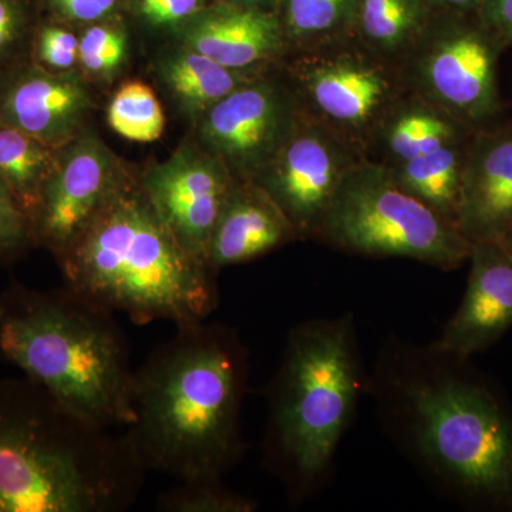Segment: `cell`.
<instances>
[{"label": "cell", "mask_w": 512, "mask_h": 512, "mask_svg": "<svg viewBox=\"0 0 512 512\" xmlns=\"http://www.w3.org/2000/svg\"><path fill=\"white\" fill-rule=\"evenodd\" d=\"M367 396L433 490L466 511L512 512V403L473 357L387 336Z\"/></svg>", "instance_id": "6da1fadb"}, {"label": "cell", "mask_w": 512, "mask_h": 512, "mask_svg": "<svg viewBox=\"0 0 512 512\" xmlns=\"http://www.w3.org/2000/svg\"><path fill=\"white\" fill-rule=\"evenodd\" d=\"M249 355L227 323L187 322L134 373L126 431L147 471L221 480L245 451L241 413Z\"/></svg>", "instance_id": "7a4b0ae2"}, {"label": "cell", "mask_w": 512, "mask_h": 512, "mask_svg": "<svg viewBox=\"0 0 512 512\" xmlns=\"http://www.w3.org/2000/svg\"><path fill=\"white\" fill-rule=\"evenodd\" d=\"M146 467L113 434L28 377H0V512H123Z\"/></svg>", "instance_id": "3957f363"}, {"label": "cell", "mask_w": 512, "mask_h": 512, "mask_svg": "<svg viewBox=\"0 0 512 512\" xmlns=\"http://www.w3.org/2000/svg\"><path fill=\"white\" fill-rule=\"evenodd\" d=\"M55 258L64 286L140 325L198 322L220 305L217 274L175 241L130 175Z\"/></svg>", "instance_id": "277c9868"}, {"label": "cell", "mask_w": 512, "mask_h": 512, "mask_svg": "<svg viewBox=\"0 0 512 512\" xmlns=\"http://www.w3.org/2000/svg\"><path fill=\"white\" fill-rule=\"evenodd\" d=\"M367 380L352 313L305 320L289 330L266 393L262 456L293 505L328 485Z\"/></svg>", "instance_id": "5b68a950"}, {"label": "cell", "mask_w": 512, "mask_h": 512, "mask_svg": "<svg viewBox=\"0 0 512 512\" xmlns=\"http://www.w3.org/2000/svg\"><path fill=\"white\" fill-rule=\"evenodd\" d=\"M0 360L104 429L134 420L130 350L113 312L63 285L0 292Z\"/></svg>", "instance_id": "8992f818"}, {"label": "cell", "mask_w": 512, "mask_h": 512, "mask_svg": "<svg viewBox=\"0 0 512 512\" xmlns=\"http://www.w3.org/2000/svg\"><path fill=\"white\" fill-rule=\"evenodd\" d=\"M316 242L365 258H403L460 269L471 242L397 183L389 167L360 160L340 184Z\"/></svg>", "instance_id": "52a82bcc"}, {"label": "cell", "mask_w": 512, "mask_h": 512, "mask_svg": "<svg viewBox=\"0 0 512 512\" xmlns=\"http://www.w3.org/2000/svg\"><path fill=\"white\" fill-rule=\"evenodd\" d=\"M284 77L299 111L365 158L377 127L409 92L402 67L355 36L289 52Z\"/></svg>", "instance_id": "ba28073f"}, {"label": "cell", "mask_w": 512, "mask_h": 512, "mask_svg": "<svg viewBox=\"0 0 512 512\" xmlns=\"http://www.w3.org/2000/svg\"><path fill=\"white\" fill-rule=\"evenodd\" d=\"M440 12L400 63L407 87L477 130L503 120L498 60L504 47L477 13Z\"/></svg>", "instance_id": "9c48e42d"}, {"label": "cell", "mask_w": 512, "mask_h": 512, "mask_svg": "<svg viewBox=\"0 0 512 512\" xmlns=\"http://www.w3.org/2000/svg\"><path fill=\"white\" fill-rule=\"evenodd\" d=\"M359 154L325 127L303 116L255 183L281 208L302 241H316L333 198Z\"/></svg>", "instance_id": "30bf717a"}, {"label": "cell", "mask_w": 512, "mask_h": 512, "mask_svg": "<svg viewBox=\"0 0 512 512\" xmlns=\"http://www.w3.org/2000/svg\"><path fill=\"white\" fill-rule=\"evenodd\" d=\"M298 101L285 77L264 73L205 111L201 147L239 181H254L291 133Z\"/></svg>", "instance_id": "8fae6325"}, {"label": "cell", "mask_w": 512, "mask_h": 512, "mask_svg": "<svg viewBox=\"0 0 512 512\" xmlns=\"http://www.w3.org/2000/svg\"><path fill=\"white\" fill-rule=\"evenodd\" d=\"M127 178L109 148L96 137H77L59 148L55 170L30 217L36 245L53 255L62 252Z\"/></svg>", "instance_id": "7c38bea8"}, {"label": "cell", "mask_w": 512, "mask_h": 512, "mask_svg": "<svg viewBox=\"0 0 512 512\" xmlns=\"http://www.w3.org/2000/svg\"><path fill=\"white\" fill-rule=\"evenodd\" d=\"M237 181L218 158L198 146L180 148L140 178L175 241L204 264L215 222Z\"/></svg>", "instance_id": "4fadbf2b"}, {"label": "cell", "mask_w": 512, "mask_h": 512, "mask_svg": "<svg viewBox=\"0 0 512 512\" xmlns=\"http://www.w3.org/2000/svg\"><path fill=\"white\" fill-rule=\"evenodd\" d=\"M92 99L76 74L50 72L26 59L0 70V121L49 147L79 137Z\"/></svg>", "instance_id": "5bb4252c"}, {"label": "cell", "mask_w": 512, "mask_h": 512, "mask_svg": "<svg viewBox=\"0 0 512 512\" xmlns=\"http://www.w3.org/2000/svg\"><path fill=\"white\" fill-rule=\"evenodd\" d=\"M466 292L434 340L439 348L473 357L493 348L512 328V259L497 242H474Z\"/></svg>", "instance_id": "9a60e30c"}, {"label": "cell", "mask_w": 512, "mask_h": 512, "mask_svg": "<svg viewBox=\"0 0 512 512\" xmlns=\"http://www.w3.org/2000/svg\"><path fill=\"white\" fill-rule=\"evenodd\" d=\"M512 227V121L478 128L468 143L457 228L471 242Z\"/></svg>", "instance_id": "2e32d148"}, {"label": "cell", "mask_w": 512, "mask_h": 512, "mask_svg": "<svg viewBox=\"0 0 512 512\" xmlns=\"http://www.w3.org/2000/svg\"><path fill=\"white\" fill-rule=\"evenodd\" d=\"M184 43L228 69L247 73L269 72L289 52L278 15L234 3L194 15Z\"/></svg>", "instance_id": "e0dca14e"}, {"label": "cell", "mask_w": 512, "mask_h": 512, "mask_svg": "<svg viewBox=\"0 0 512 512\" xmlns=\"http://www.w3.org/2000/svg\"><path fill=\"white\" fill-rule=\"evenodd\" d=\"M298 241L281 208L255 181H237L220 212L207 251L211 271L244 264Z\"/></svg>", "instance_id": "ac0fdd59"}, {"label": "cell", "mask_w": 512, "mask_h": 512, "mask_svg": "<svg viewBox=\"0 0 512 512\" xmlns=\"http://www.w3.org/2000/svg\"><path fill=\"white\" fill-rule=\"evenodd\" d=\"M476 131L439 104L409 90L377 127L365 160L393 167L440 148L466 143Z\"/></svg>", "instance_id": "d6986e66"}, {"label": "cell", "mask_w": 512, "mask_h": 512, "mask_svg": "<svg viewBox=\"0 0 512 512\" xmlns=\"http://www.w3.org/2000/svg\"><path fill=\"white\" fill-rule=\"evenodd\" d=\"M433 15L429 0H359L355 37L376 55L400 66Z\"/></svg>", "instance_id": "ffe728a7"}, {"label": "cell", "mask_w": 512, "mask_h": 512, "mask_svg": "<svg viewBox=\"0 0 512 512\" xmlns=\"http://www.w3.org/2000/svg\"><path fill=\"white\" fill-rule=\"evenodd\" d=\"M470 140L389 167L404 190L456 227Z\"/></svg>", "instance_id": "44dd1931"}, {"label": "cell", "mask_w": 512, "mask_h": 512, "mask_svg": "<svg viewBox=\"0 0 512 512\" xmlns=\"http://www.w3.org/2000/svg\"><path fill=\"white\" fill-rule=\"evenodd\" d=\"M161 74L184 109L200 119L218 101L264 73L228 69L210 57L184 47L165 57Z\"/></svg>", "instance_id": "7402d4cb"}, {"label": "cell", "mask_w": 512, "mask_h": 512, "mask_svg": "<svg viewBox=\"0 0 512 512\" xmlns=\"http://www.w3.org/2000/svg\"><path fill=\"white\" fill-rule=\"evenodd\" d=\"M57 150L19 128L0 121V178L29 218L55 170Z\"/></svg>", "instance_id": "603a6c76"}, {"label": "cell", "mask_w": 512, "mask_h": 512, "mask_svg": "<svg viewBox=\"0 0 512 512\" xmlns=\"http://www.w3.org/2000/svg\"><path fill=\"white\" fill-rule=\"evenodd\" d=\"M357 3L359 0H284V15L279 19L289 52L355 36Z\"/></svg>", "instance_id": "cb8c5ba5"}, {"label": "cell", "mask_w": 512, "mask_h": 512, "mask_svg": "<svg viewBox=\"0 0 512 512\" xmlns=\"http://www.w3.org/2000/svg\"><path fill=\"white\" fill-rule=\"evenodd\" d=\"M111 128L121 137L137 143H151L163 136L165 119L153 90L140 82L120 87L107 110Z\"/></svg>", "instance_id": "d4e9b609"}, {"label": "cell", "mask_w": 512, "mask_h": 512, "mask_svg": "<svg viewBox=\"0 0 512 512\" xmlns=\"http://www.w3.org/2000/svg\"><path fill=\"white\" fill-rule=\"evenodd\" d=\"M161 512H254L258 503L247 495L235 493L221 480L183 481L158 498Z\"/></svg>", "instance_id": "484cf974"}, {"label": "cell", "mask_w": 512, "mask_h": 512, "mask_svg": "<svg viewBox=\"0 0 512 512\" xmlns=\"http://www.w3.org/2000/svg\"><path fill=\"white\" fill-rule=\"evenodd\" d=\"M33 245L29 215L0 178V266L18 261Z\"/></svg>", "instance_id": "4316f807"}, {"label": "cell", "mask_w": 512, "mask_h": 512, "mask_svg": "<svg viewBox=\"0 0 512 512\" xmlns=\"http://www.w3.org/2000/svg\"><path fill=\"white\" fill-rule=\"evenodd\" d=\"M126 36L120 30L94 26L79 40V62L87 72H114L126 57Z\"/></svg>", "instance_id": "83f0119b"}, {"label": "cell", "mask_w": 512, "mask_h": 512, "mask_svg": "<svg viewBox=\"0 0 512 512\" xmlns=\"http://www.w3.org/2000/svg\"><path fill=\"white\" fill-rule=\"evenodd\" d=\"M30 50L32 62L50 72H67L79 60V40L69 30L57 26L40 29Z\"/></svg>", "instance_id": "f1b7e54d"}, {"label": "cell", "mask_w": 512, "mask_h": 512, "mask_svg": "<svg viewBox=\"0 0 512 512\" xmlns=\"http://www.w3.org/2000/svg\"><path fill=\"white\" fill-rule=\"evenodd\" d=\"M28 20L16 0H0V70L30 57Z\"/></svg>", "instance_id": "f546056e"}, {"label": "cell", "mask_w": 512, "mask_h": 512, "mask_svg": "<svg viewBox=\"0 0 512 512\" xmlns=\"http://www.w3.org/2000/svg\"><path fill=\"white\" fill-rule=\"evenodd\" d=\"M201 0H140V10L156 26L177 25L197 15Z\"/></svg>", "instance_id": "4dcf8cb0"}, {"label": "cell", "mask_w": 512, "mask_h": 512, "mask_svg": "<svg viewBox=\"0 0 512 512\" xmlns=\"http://www.w3.org/2000/svg\"><path fill=\"white\" fill-rule=\"evenodd\" d=\"M477 16L504 49L512 47V0H484Z\"/></svg>", "instance_id": "1f68e13d"}, {"label": "cell", "mask_w": 512, "mask_h": 512, "mask_svg": "<svg viewBox=\"0 0 512 512\" xmlns=\"http://www.w3.org/2000/svg\"><path fill=\"white\" fill-rule=\"evenodd\" d=\"M52 3L66 18L90 22L106 15L116 0H52Z\"/></svg>", "instance_id": "d6a6232c"}, {"label": "cell", "mask_w": 512, "mask_h": 512, "mask_svg": "<svg viewBox=\"0 0 512 512\" xmlns=\"http://www.w3.org/2000/svg\"><path fill=\"white\" fill-rule=\"evenodd\" d=\"M484 0H429L431 8L457 13H477Z\"/></svg>", "instance_id": "836d02e7"}, {"label": "cell", "mask_w": 512, "mask_h": 512, "mask_svg": "<svg viewBox=\"0 0 512 512\" xmlns=\"http://www.w3.org/2000/svg\"><path fill=\"white\" fill-rule=\"evenodd\" d=\"M498 245L507 252V255L512 259V227L507 229L500 238L497 239Z\"/></svg>", "instance_id": "e575fe53"}, {"label": "cell", "mask_w": 512, "mask_h": 512, "mask_svg": "<svg viewBox=\"0 0 512 512\" xmlns=\"http://www.w3.org/2000/svg\"><path fill=\"white\" fill-rule=\"evenodd\" d=\"M265 2H268V0H231V3H234V5L252 6V8H262Z\"/></svg>", "instance_id": "d590c367"}]
</instances>
